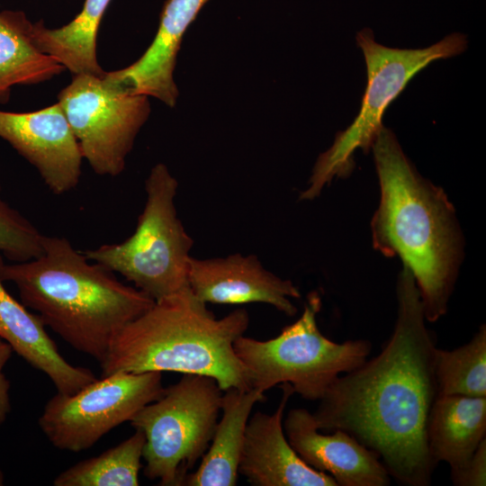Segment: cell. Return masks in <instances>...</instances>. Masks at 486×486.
<instances>
[{"label":"cell","instance_id":"6da1fadb","mask_svg":"<svg viewBox=\"0 0 486 486\" xmlns=\"http://www.w3.org/2000/svg\"><path fill=\"white\" fill-rule=\"evenodd\" d=\"M397 299L394 329L382 351L339 375L312 416L319 430H344L374 451L401 484L427 486L436 466L427 426L438 396L437 347L426 327L414 277L405 266Z\"/></svg>","mask_w":486,"mask_h":486},{"label":"cell","instance_id":"7a4b0ae2","mask_svg":"<svg viewBox=\"0 0 486 486\" xmlns=\"http://www.w3.org/2000/svg\"><path fill=\"white\" fill-rule=\"evenodd\" d=\"M372 148L381 201L372 220L373 245L398 256L412 274L426 320L445 315L461 261V235L444 191L423 178L396 136L383 127Z\"/></svg>","mask_w":486,"mask_h":486},{"label":"cell","instance_id":"3957f363","mask_svg":"<svg viewBox=\"0 0 486 486\" xmlns=\"http://www.w3.org/2000/svg\"><path fill=\"white\" fill-rule=\"evenodd\" d=\"M42 246L33 259L3 264L1 279L16 286L22 303L45 326L101 363L117 334L155 301L90 263L65 238L44 235Z\"/></svg>","mask_w":486,"mask_h":486},{"label":"cell","instance_id":"277c9868","mask_svg":"<svg viewBox=\"0 0 486 486\" xmlns=\"http://www.w3.org/2000/svg\"><path fill=\"white\" fill-rule=\"evenodd\" d=\"M248 325L245 309L217 319L188 287L156 301L117 334L100 363L102 376L176 372L210 376L222 392L251 389L233 347Z\"/></svg>","mask_w":486,"mask_h":486},{"label":"cell","instance_id":"5b68a950","mask_svg":"<svg viewBox=\"0 0 486 486\" xmlns=\"http://www.w3.org/2000/svg\"><path fill=\"white\" fill-rule=\"evenodd\" d=\"M321 299L310 292L302 316L271 339L260 341L241 336L234 343L236 356L244 365L250 388L265 393L288 382L306 400H320L341 374L361 365L372 344L365 339L336 343L325 337L317 324Z\"/></svg>","mask_w":486,"mask_h":486},{"label":"cell","instance_id":"8992f818","mask_svg":"<svg viewBox=\"0 0 486 486\" xmlns=\"http://www.w3.org/2000/svg\"><path fill=\"white\" fill-rule=\"evenodd\" d=\"M356 43L364 57L367 73L361 109L350 126L339 131L331 147L320 155L310 185L301 193L300 200H312L335 177L348 176L355 166L356 149L369 152L383 128L386 108L407 84L430 63L463 53L468 40L466 35L453 32L427 48L398 49L378 43L373 31L364 28L357 32Z\"/></svg>","mask_w":486,"mask_h":486},{"label":"cell","instance_id":"52a82bcc","mask_svg":"<svg viewBox=\"0 0 486 486\" xmlns=\"http://www.w3.org/2000/svg\"><path fill=\"white\" fill-rule=\"evenodd\" d=\"M177 188L166 166L157 164L145 182L146 202L134 233L121 243L83 252L88 260L119 273L155 302L189 287L194 240L176 213Z\"/></svg>","mask_w":486,"mask_h":486},{"label":"cell","instance_id":"ba28073f","mask_svg":"<svg viewBox=\"0 0 486 486\" xmlns=\"http://www.w3.org/2000/svg\"><path fill=\"white\" fill-rule=\"evenodd\" d=\"M221 389L210 376L184 374L130 420L146 442L144 474L159 485H184L207 451L218 422Z\"/></svg>","mask_w":486,"mask_h":486},{"label":"cell","instance_id":"9c48e42d","mask_svg":"<svg viewBox=\"0 0 486 486\" xmlns=\"http://www.w3.org/2000/svg\"><path fill=\"white\" fill-rule=\"evenodd\" d=\"M58 104L94 172L120 175L149 116L148 96L131 94L105 75L81 74L59 92Z\"/></svg>","mask_w":486,"mask_h":486},{"label":"cell","instance_id":"30bf717a","mask_svg":"<svg viewBox=\"0 0 486 486\" xmlns=\"http://www.w3.org/2000/svg\"><path fill=\"white\" fill-rule=\"evenodd\" d=\"M162 373H114L73 394L57 392L45 404L39 426L53 446L80 452L130 421L164 393Z\"/></svg>","mask_w":486,"mask_h":486},{"label":"cell","instance_id":"8fae6325","mask_svg":"<svg viewBox=\"0 0 486 486\" xmlns=\"http://www.w3.org/2000/svg\"><path fill=\"white\" fill-rule=\"evenodd\" d=\"M0 138L35 166L54 194L77 185L83 157L58 103L31 112L0 110Z\"/></svg>","mask_w":486,"mask_h":486},{"label":"cell","instance_id":"7c38bea8","mask_svg":"<svg viewBox=\"0 0 486 486\" xmlns=\"http://www.w3.org/2000/svg\"><path fill=\"white\" fill-rule=\"evenodd\" d=\"M188 284L194 295L204 303L261 302L288 316L297 312L291 298L301 297L299 289L290 280L266 270L254 255L233 254L206 259L191 256Z\"/></svg>","mask_w":486,"mask_h":486},{"label":"cell","instance_id":"4fadbf2b","mask_svg":"<svg viewBox=\"0 0 486 486\" xmlns=\"http://www.w3.org/2000/svg\"><path fill=\"white\" fill-rule=\"evenodd\" d=\"M280 386L283 394L275 411H257L249 417L238 473L254 486H338L329 474L304 463L290 445L283 421L294 391L288 382Z\"/></svg>","mask_w":486,"mask_h":486},{"label":"cell","instance_id":"5bb4252c","mask_svg":"<svg viewBox=\"0 0 486 486\" xmlns=\"http://www.w3.org/2000/svg\"><path fill=\"white\" fill-rule=\"evenodd\" d=\"M294 451L313 469L329 474L338 486H386L390 474L380 457L349 433L320 434L312 413L291 410L283 421Z\"/></svg>","mask_w":486,"mask_h":486},{"label":"cell","instance_id":"9a60e30c","mask_svg":"<svg viewBox=\"0 0 486 486\" xmlns=\"http://www.w3.org/2000/svg\"><path fill=\"white\" fill-rule=\"evenodd\" d=\"M209 0H166L157 34L143 55L131 65L105 76L135 94L153 96L175 106L178 89L174 80L184 34Z\"/></svg>","mask_w":486,"mask_h":486},{"label":"cell","instance_id":"2e32d148","mask_svg":"<svg viewBox=\"0 0 486 486\" xmlns=\"http://www.w3.org/2000/svg\"><path fill=\"white\" fill-rule=\"evenodd\" d=\"M4 264L0 253V269ZM0 276V338L32 367L44 373L62 394H73L95 381L94 374L69 364L58 352L39 315L30 312L4 288Z\"/></svg>","mask_w":486,"mask_h":486},{"label":"cell","instance_id":"e0dca14e","mask_svg":"<svg viewBox=\"0 0 486 486\" xmlns=\"http://www.w3.org/2000/svg\"><path fill=\"white\" fill-rule=\"evenodd\" d=\"M486 435V397L438 395L431 408L427 441L435 464L447 463L451 474L470 460Z\"/></svg>","mask_w":486,"mask_h":486},{"label":"cell","instance_id":"ac0fdd59","mask_svg":"<svg viewBox=\"0 0 486 486\" xmlns=\"http://www.w3.org/2000/svg\"><path fill=\"white\" fill-rule=\"evenodd\" d=\"M266 400L256 389L230 388L221 397V418L199 467L185 477L187 486H235L245 430L254 405Z\"/></svg>","mask_w":486,"mask_h":486},{"label":"cell","instance_id":"d6986e66","mask_svg":"<svg viewBox=\"0 0 486 486\" xmlns=\"http://www.w3.org/2000/svg\"><path fill=\"white\" fill-rule=\"evenodd\" d=\"M65 69L38 49L33 23L23 12H0V102L8 100L14 86L42 83Z\"/></svg>","mask_w":486,"mask_h":486},{"label":"cell","instance_id":"ffe728a7","mask_svg":"<svg viewBox=\"0 0 486 486\" xmlns=\"http://www.w3.org/2000/svg\"><path fill=\"white\" fill-rule=\"evenodd\" d=\"M111 0H86L81 12L68 24L49 29L41 21L33 24V40L38 49L55 58L73 76H103L98 63L96 40L100 22Z\"/></svg>","mask_w":486,"mask_h":486},{"label":"cell","instance_id":"44dd1931","mask_svg":"<svg viewBox=\"0 0 486 486\" xmlns=\"http://www.w3.org/2000/svg\"><path fill=\"white\" fill-rule=\"evenodd\" d=\"M135 433L98 456L66 469L54 480L55 486H137L146 442L142 431Z\"/></svg>","mask_w":486,"mask_h":486},{"label":"cell","instance_id":"7402d4cb","mask_svg":"<svg viewBox=\"0 0 486 486\" xmlns=\"http://www.w3.org/2000/svg\"><path fill=\"white\" fill-rule=\"evenodd\" d=\"M436 378L438 395L486 397V327L454 350L437 347Z\"/></svg>","mask_w":486,"mask_h":486},{"label":"cell","instance_id":"603a6c76","mask_svg":"<svg viewBox=\"0 0 486 486\" xmlns=\"http://www.w3.org/2000/svg\"><path fill=\"white\" fill-rule=\"evenodd\" d=\"M0 184V253L13 262H24L43 251L44 235L1 196Z\"/></svg>","mask_w":486,"mask_h":486},{"label":"cell","instance_id":"cb8c5ba5","mask_svg":"<svg viewBox=\"0 0 486 486\" xmlns=\"http://www.w3.org/2000/svg\"><path fill=\"white\" fill-rule=\"evenodd\" d=\"M458 486L486 485V438L479 445L470 460L457 472L451 474Z\"/></svg>","mask_w":486,"mask_h":486},{"label":"cell","instance_id":"d4e9b609","mask_svg":"<svg viewBox=\"0 0 486 486\" xmlns=\"http://www.w3.org/2000/svg\"><path fill=\"white\" fill-rule=\"evenodd\" d=\"M12 346L0 338V426L5 421L10 410V382L4 374V368L13 353Z\"/></svg>","mask_w":486,"mask_h":486},{"label":"cell","instance_id":"484cf974","mask_svg":"<svg viewBox=\"0 0 486 486\" xmlns=\"http://www.w3.org/2000/svg\"><path fill=\"white\" fill-rule=\"evenodd\" d=\"M3 484H4V475L0 471V485H3Z\"/></svg>","mask_w":486,"mask_h":486}]
</instances>
